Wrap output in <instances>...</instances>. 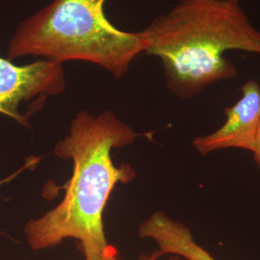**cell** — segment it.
Returning <instances> with one entry per match:
<instances>
[{"label": "cell", "instance_id": "cell-1", "mask_svg": "<svg viewBox=\"0 0 260 260\" xmlns=\"http://www.w3.org/2000/svg\"><path fill=\"white\" fill-rule=\"evenodd\" d=\"M142 135L110 111L76 114L69 135L55 148L58 157L73 160V176L61 203L26 223L24 234L32 250L52 249L66 239L79 242L83 254L108 248L103 211L115 186L136 176L128 165H114L112 149L130 145Z\"/></svg>", "mask_w": 260, "mask_h": 260}, {"label": "cell", "instance_id": "cell-2", "mask_svg": "<svg viewBox=\"0 0 260 260\" xmlns=\"http://www.w3.org/2000/svg\"><path fill=\"white\" fill-rule=\"evenodd\" d=\"M143 31L145 54L161 60L168 89L185 100L236 77L238 71L226 51L260 55V30L239 2L230 0H180Z\"/></svg>", "mask_w": 260, "mask_h": 260}, {"label": "cell", "instance_id": "cell-3", "mask_svg": "<svg viewBox=\"0 0 260 260\" xmlns=\"http://www.w3.org/2000/svg\"><path fill=\"white\" fill-rule=\"evenodd\" d=\"M107 0H53L20 22L10 41L8 59L43 57L63 64L84 61L121 78L145 53L144 31L126 32L106 18Z\"/></svg>", "mask_w": 260, "mask_h": 260}, {"label": "cell", "instance_id": "cell-4", "mask_svg": "<svg viewBox=\"0 0 260 260\" xmlns=\"http://www.w3.org/2000/svg\"><path fill=\"white\" fill-rule=\"evenodd\" d=\"M65 90L63 64L44 59L17 66L0 57V114L19 124L29 126L28 116L18 110L20 103L37 96L58 95Z\"/></svg>", "mask_w": 260, "mask_h": 260}, {"label": "cell", "instance_id": "cell-5", "mask_svg": "<svg viewBox=\"0 0 260 260\" xmlns=\"http://www.w3.org/2000/svg\"><path fill=\"white\" fill-rule=\"evenodd\" d=\"M241 99L224 108L225 121L213 133L197 137L193 147L202 155L218 149H242L252 152L260 127V87L255 80L242 86Z\"/></svg>", "mask_w": 260, "mask_h": 260}, {"label": "cell", "instance_id": "cell-6", "mask_svg": "<svg viewBox=\"0 0 260 260\" xmlns=\"http://www.w3.org/2000/svg\"><path fill=\"white\" fill-rule=\"evenodd\" d=\"M139 236L155 242L161 255H177L186 260H217L196 242L187 226L161 211L152 214L141 224Z\"/></svg>", "mask_w": 260, "mask_h": 260}, {"label": "cell", "instance_id": "cell-7", "mask_svg": "<svg viewBox=\"0 0 260 260\" xmlns=\"http://www.w3.org/2000/svg\"><path fill=\"white\" fill-rule=\"evenodd\" d=\"M85 260H121L118 257L114 247L108 246L105 250L84 253Z\"/></svg>", "mask_w": 260, "mask_h": 260}, {"label": "cell", "instance_id": "cell-8", "mask_svg": "<svg viewBox=\"0 0 260 260\" xmlns=\"http://www.w3.org/2000/svg\"><path fill=\"white\" fill-rule=\"evenodd\" d=\"M161 256V254L159 253V251H154L151 254H149V255H147V254H145V255H142L141 257H140L139 260H162L159 259V257ZM166 260H184L183 258H181V257H179V256H177V255H170L169 257H168Z\"/></svg>", "mask_w": 260, "mask_h": 260}, {"label": "cell", "instance_id": "cell-9", "mask_svg": "<svg viewBox=\"0 0 260 260\" xmlns=\"http://www.w3.org/2000/svg\"><path fill=\"white\" fill-rule=\"evenodd\" d=\"M252 153H253V159H254L256 165L260 168V127L259 130H258L257 137H256V142H255V145H254V149L252 150Z\"/></svg>", "mask_w": 260, "mask_h": 260}, {"label": "cell", "instance_id": "cell-10", "mask_svg": "<svg viewBox=\"0 0 260 260\" xmlns=\"http://www.w3.org/2000/svg\"><path fill=\"white\" fill-rule=\"evenodd\" d=\"M35 163H36V158H35V160H34V161H32V162H28L27 165H25L24 167L22 168V169H20V170L18 171L17 173H15V174H14L12 177H8V178H6V179H3V180H1V181H0V185H2V184H4V183L8 182V181H10V180H11L13 177H15L16 176H17V175H19V173H20L22 170H24V169H26V168H29V166H30L31 164H35Z\"/></svg>", "mask_w": 260, "mask_h": 260}, {"label": "cell", "instance_id": "cell-11", "mask_svg": "<svg viewBox=\"0 0 260 260\" xmlns=\"http://www.w3.org/2000/svg\"><path fill=\"white\" fill-rule=\"evenodd\" d=\"M230 1H234V2H239L240 0H230Z\"/></svg>", "mask_w": 260, "mask_h": 260}, {"label": "cell", "instance_id": "cell-12", "mask_svg": "<svg viewBox=\"0 0 260 260\" xmlns=\"http://www.w3.org/2000/svg\"><path fill=\"white\" fill-rule=\"evenodd\" d=\"M184 260H186V259H184Z\"/></svg>", "mask_w": 260, "mask_h": 260}]
</instances>
